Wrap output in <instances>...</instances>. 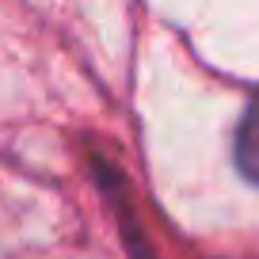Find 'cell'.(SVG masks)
<instances>
[{
	"instance_id": "obj_1",
	"label": "cell",
	"mask_w": 259,
	"mask_h": 259,
	"mask_svg": "<svg viewBox=\"0 0 259 259\" xmlns=\"http://www.w3.org/2000/svg\"><path fill=\"white\" fill-rule=\"evenodd\" d=\"M233 153H236V168L244 171V179L259 183V103L251 107V111L240 118V126H236Z\"/></svg>"
}]
</instances>
